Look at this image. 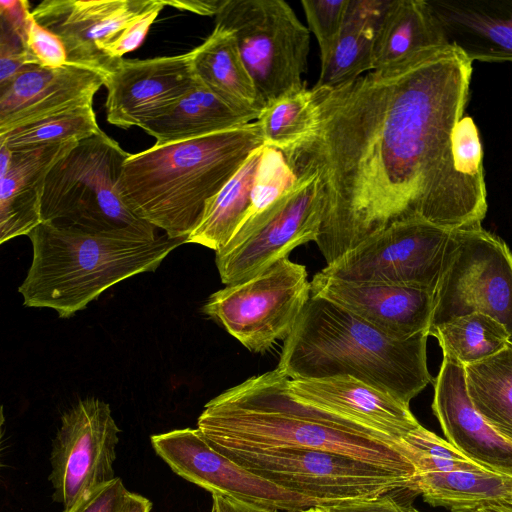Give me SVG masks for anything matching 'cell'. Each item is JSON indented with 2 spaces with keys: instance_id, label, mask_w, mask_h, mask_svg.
Wrapping results in <instances>:
<instances>
[{
  "instance_id": "1",
  "label": "cell",
  "mask_w": 512,
  "mask_h": 512,
  "mask_svg": "<svg viewBox=\"0 0 512 512\" xmlns=\"http://www.w3.org/2000/svg\"><path fill=\"white\" fill-rule=\"evenodd\" d=\"M472 70L444 45L338 86L311 88L314 124L281 152L296 178L317 180L315 242L327 264L395 222L432 223Z\"/></svg>"
},
{
  "instance_id": "2",
  "label": "cell",
  "mask_w": 512,
  "mask_h": 512,
  "mask_svg": "<svg viewBox=\"0 0 512 512\" xmlns=\"http://www.w3.org/2000/svg\"><path fill=\"white\" fill-rule=\"evenodd\" d=\"M197 428L219 452L311 449L344 455L414 480L417 469L402 438L292 393L276 367L211 399Z\"/></svg>"
},
{
  "instance_id": "3",
  "label": "cell",
  "mask_w": 512,
  "mask_h": 512,
  "mask_svg": "<svg viewBox=\"0 0 512 512\" xmlns=\"http://www.w3.org/2000/svg\"><path fill=\"white\" fill-rule=\"evenodd\" d=\"M427 332L397 337L343 307L311 295L289 336L278 368L290 379L350 376L409 405L434 383Z\"/></svg>"
},
{
  "instance_id": "4",
  "label": "cell",
  "mask_w": 512,
  "mask_h": 512,
  "mask_svg": "<svg viewBox=\"0 0 512 512\" xmlns=\"http://www.w3.org/2000/svg\"><path fill=\"white\" fill-rule=\"evenodd\" d=\"M265 145L257 120L198 138L155 143L130 154L116 189L136 217L171 238H187L207 204Z\"/></svg>"
},
{
  "instance_id": "5",
  "label": "cell",
  "mask_w": 512,
  "mask_h": 512,
  "mask_svg": "<svg viewBox=\"0 0 512 512\" xmlns=\"http://www.w3.org/2000/svg\"><path fill=\"white\" fill-rule=\"evenodd\" d=\"M33 257L18 291L27 307L69 318L111 286L152 272L187 238L131 231L88 232L42 222L29 235Z\"/></svg>"
},
{
  "instance_id": "6",
  "label": "cell",
  "mask_w": 512,
  "mask_h": 512,
  "mask_svg": "<svg viewBox=\"0 0 512 512\" xmlns=\"http://www.w3.org/2000/svg\"><path fill=\"white\" fill-rule=\"evenodd\" d=\"M129 156L104 131L79 141L47 176L42 222L88 232L131 231L156 238V228L136 217L116 189Z\"/></svg>"
},
{
  "instance_id": "7",
  "label": "cell",
  "mask_w": 512,
  "mask_h": 512,
  "mask_svg": "<svg viewBox=\"0 0 512 512\" xmlns=\"http://www.w3.org/2000/svg\"><path fill=\"white\" fill-rule=\"evenodd\" d=\"M215 26L235 38L265 105L306 88L310 30L283 0H222Z\"/></svg>"
},
{
  "instance_id": "8",
  "label": "cell",
  "mask_w": 512,
  "mask_h": 512,
  "mask_svg": "<svg viewBox=\"0 0 512 512\" xmlns=\"http://www.w3.org/2000/svg\"><path fill=\"white\" fill-rule=\"evenodd\" d=\"M222 454L319 507L374 500L398 489H408L413 481L378 466L319 450H231Z\"/></svg>"
},
{
  "instance_id": "9",
  "label": "cell",
  "mask_w": 512,
  "mask_h": 512,
  "mask_svg": "<svg viewBox=\"0 0 512 512\" xmlns=\"http://www.w3.org/2000/svg\"><path fill=\"white\" fill-rule=\"evenodd\" d=\"M475 312L497 320L512 339V252L482 226L452 231L428 334Z\"/></svg>"
},
{
  "instance_id": "10",
  "label": "cell",
  "mask_w": 512,
  "mask_h": 512,
  "mask_svg": "<svg viewBox=\"0 0 512 512\" xmlns=\"http://www.w3.org/2000/svg\"><path fill=\"white\" fill-rule=\"evenodd\" d=\"M310 297L305 266L285 258L214 292L203 312L249 351L262 353L289 336Z\"/></svg>"
},
{
  "instance_id": "11",
  "label": "cell",
  "mask_w": 512,
  "mask_h": 512,
  "mask_svg": "<svg viewBox=\"0 0 512 512\" xmlns=\"http://www.w3.org/2000/svg\"><path fill=\"white\" fill-rule=\"evenodd\" d=\"M452 231L411 218L368 237L320 272L354 283L436 290Z\"/></svg>"
},
{
  "instance_id": "12",
  "label": "cell",
  "mask_w": 512,
  "mask_h": 512,
  "mask_svg": "<svg viewBox=\"0 0 512 512\" xmlns=\"http://www.w3.org/2000/svg\"><path fill=\"white\" fill-rule=\"evenodd\" d=\"M120 432L108 403L90 397L61 417L50 462L54 501L70 509L85 495L112 481Z\"/></svg>"
},
{
  "instance_id": "13",
  "label": "cell",
  "mask_w": 512,
  "mask_h": 512,
  "mask_svg": "<svg viewBox=\"0 0 512 512\" xmlns=\"http://www.w3.org/2000/svg\"><path fill=\"white\" fill-rule=\"evenodd\" d=\"M150 439L157 455L174 473L211 494L231 496L276 511L299 512L318 506L220 453L198 428L175 429Z\"/></svg>"
},
{
  "instance_id": "14",
  "label": "cell",
  "mask_w": 512,
  "mask_h": 512,
  "mask_svg": "<svg viewBox=\"0 0 512 512\" xmlns=\"http://www.w3.org/2000/svg\"><path fill=\"white\" fill-rule=\"evenodd\" d=\"M321 222L317 180L298 177L284 195L276 213L248 238L215 252L223 284H236L288 258L296 247L315 241Z\"/></svg>"
},
{
  "instance_id": "15",
  "label": "cell",
  "mask_w": 512,
  "mask_h": 512,
  "mask_svg": "<svg viewBox=\"0 0 512 512\" xmlns=\"http://www.w3.org/2000/svg\"><path fill=\"white\" fill-rule=\"evenodd\" d=\"M103 78L107 121L123 129L160 116L200 83L192 50L143 60L121 58Z\"/></svg>"
},
{
  "instance_id": "16",
  "label": "cell",
  "mask_w": 512,
  "mask_h": 512,
  "mask_svg": "<svg viewBox=\"0 0 512 512\" xmlns=\"http://www.w3.org/2000/svg\"><path fill=\"white\" fill-rule=\"evenodd\" d=\"M155 0H44L32 16L64 43L69 64L103 77L119 60H110L105 47Z\"/></svg>"
},
{
  "instance_id": "17",
  "label": "cell",
  "mask_w": 512,
  "mask_h": 512,
  "mask_svg": "<svg viewBox=\"0 0 512 512\" xmlns=\"http://www.w3.org/2000/svg\"><path fill=\"white\" fill-rule=\"evenodd\" d=\"M104 85L101 74L73 64L27 65L0 86V135L61 111L93 104Z\"/></svg>"
},
{
  "instance_id": "18",
  "label": "cell",
  "mask_w": 512,
  "mask_h": 512,
  "mask_svg": "<svg viewBox=\"0 0 512 512\" xmlns=\"http://www.w3.org/2000/svg\"><path fill=\"white\" fill-rule=\"evenodd\" d=\"M311 295L327 299L387 334L410 337L427 332L435 291L388 284L354 283L316 273Z\"/></svg>"
},
{
  "instance_id": "19",
  "label": "cell",
  "mask_w": 512,
  "mask_h": 512,
  "mask_svg": "<svg viewBox=\"0 0 512 512\" xmlns=\"http://www.w3.org/2000/svg\"><path fill=\"white\" fill-rule=\"evenodd\" d=\"M432 410L446 440L475 462L512 473V442L499 434L474 408L464 366L443 355L434 379Z\"/></svg>"
},
{
  "instance_id": "20",
  "label": "cell",
  "mask_w": 512,
  "mask_h": 512,
  "mask_svg": "<svg viewBox=\"0 0 512 512\" xmlns=\"http://www.w3.org/2000/svg\"><path fill=\"white\" fill-rule=\"evenodd\" d=\"M444 39L472 63L512 62V0H427Z\"/></svg>"
},
{
  "instance_id": "21",
  "label": "cell",
  "mask_w": 512,
  "mask_h": 512,
  "mask_svg": "<svg viewBox=\"0 0 512 512\" xmlns=\"http://www.w3.org/2000/svg\"><path fill=\"white\" fill-rule=\"evenodd\" d=\"M78 142L12 151L8 169L0 174V244L29 235L42 223V199L52 168Z\"/></svg>"
},
{
  "instance_id": "22",
  "label": "cell",
  "mask_w": 512,
  "mask_h": 512,
  "mask_svg": "<svg viewBox=\"0 0 512 512\" xmlns=\"http://www.w3.org/2000/svg\"><path fill=\"white\" fill-rule=\"evenodd\" d=\"M289 387L305 401L357 418L398 438L420 425L409 405L350 376L289 378Z\"/></svg>"
},
{
  "instance_id": "23",
  "label": "cell",
  "mask_w": 512,
  "mask_h": 512,
  "mask_svg": "<svg viewBox=\"0 0 512 512\" xmlns=\"http://www.w3.org/2000/svg\"><path fill=\"white\" fill-rule=\"evenodd\" d=\"M253 120L257 116L231 106L200 81L172 107L140 128L162 145L240 127Z\"/></svg>"
},
{
  "instance_id": "24",
  "label": "cell",
  "mask_w": 512,
  "mask_h": 512,
  "mask_svg": "<svg viewBox=\"0 0 512 512\" xmlns=\"http://www.w3.org/2000/svg\"><path fill=\"white\" fill-rule=\"evenodd\" d=\"M192 51L197 78L225 102L258 119L266 105L244 65L234 36L215 26Z\"/></svg>"
},
{
  "instance_id": "25",
  "label": "cell",
  "mask_w": 512,
  "mask_h": 512,
  "mask_svg": "<svg viewBox=\"0 0 512 512\" xmlns=\"http://www.w3.org/2000/svg\"><path fill=\"white\" fill-rule=\"evenodd\" d=\"M425 502L451 512H479L512 503V473L488 468L417 474L409 485Z\"/></svg>"
},
{
  "instance_id": "26",
  "label": "cell",
  "mask_w": 512,
  "mask_h": 512,
  "mask_svg": "<svg viewBox=\"0 0 512 512\" xmlns=\"http://www.w3.org/2000/svg\"><path fill=\"white\" fill-rule=\"evenodd\" d=\"M444 45L448 44L427 0H390L375 35L373 70Z\"/></svg>"
},
{
  "instance_id": "27",
  "label": "cell",
  "mask_w": 512,
  "mask_h": 512,
  "mask_svg": "<svg viewBox=\"0 0 512 512\" xmlns=\"http://www.w3.org/2000/svg\"><path fill=\"white\" fill-rule=\"evenodd\" d=\"M389 0H349L344 27L315 86L333 87L373 70L376 31Z\"/></svg>"
},
{
  "instance_id": "28",
  "label": "cell",
  "mask_w": 512,
  "mask_h": 512,
  "mask_svg": "<svg viewBox=\"0 0 512 512\" xmlns=\"http://www.w3.org/2000/svg\"><path fill=\"white\" fill-rule=\"evenodd\" d=\"M265 147L255 150L207 204L199 225L187 237L186 243L199 244L217 252L229 242L250 208Z\"/></svg>"
},
{
  "instance_id": "29",
  "label": "cell",
  "mask_w": 512,
  "mask_h": 512,
  "mask_svg": "<svg viewBox=\"0 0 512 512\" xmlns=\"http://www.w3.org/2000/svg\"><path fill=\"white\" fill-rule=\"evenodd\" d=\"M464 370L474 408L512 442V341L496 354L465 365Z\"/></svg>"
},
{
  "instance_id": "30",
  "label": "cell",
  "mask_w": 512,
  "mask_h": 512,
  "mask_svg": "<svg viewBox=\"0 0 512 512\" xmlns=\"http://www.w3.org/2000/svg\"><path fill=\"white\" fill-rule=\"evenodd\" d=\"M428 335L437 339L444 356L463 366L496 354L512 341L502 324L479 312L457 317Z\"/></svg>"
},
{
  "instance_id": "31",
  "label": "cell",
  "mask_w": 512,
  "mask_h": 512,
  "mask_svg": "<svg viewBox=\"0 0 512 512\" xmlns=\"http://www.w3.org/2000/svg\"><path fill=\"white\" fill-rule=\"evenodd\" d=\"M296 179L282 152L266 145L255 179L250 208L223 248L239 244L263 226L276 213L286 191Z\"/></svg>"
},
{
  "instance_id": "32",
  "label": "cell",
  "mask_w": 512,
  "mask_h": 512,
  "mask_svg": "<svg viewBox=\"0 0 512 512\" xmlns=\"http://www.w3.org/2000/svg\"><path fill=\"white\" fill-rule=\"evenodd\" d=\"M93 104L73 107L0 135V145L19 151L63 142H79L101 133Z\"/></svg>"
},
{
  "instance_id": "33",
  "label": "cell",
  "mask_w": 512,
  "mask_h": 512,
  "mask_svg": "<svg viewBox=\"0 0 512 512\" xmlns=\"http://www.w3.org/2000/svg\"><path fill=\"white\" fill-rule=\"evenodd\" d=\"M314 120V101L308 88L268 104L257 119L265 144L280 151L307 134Z\"/></svg>"
},
{
  "instance_id": "34",
  "label": "cell",
  "mask_w": 512,
  "mask_h": 512,
  "mask_svg": "<svg viewBox=\"0 0 512 512\" xmlns=\"http://www.w3.org/2000/svg\"><path fill=\"white\" fill-rule=\"evenodd\" d=\"M402 439L411 453L417 474L487 468L421 424Z\"/></svg>"
},
{
  "instance_id": "35",
  "label": "cell",
  "mask_w": 512,
  "mask_h": 512,
  "mask_svg": "<svg viewBox=\"0 0 512 512\" xmlns=\"http://www.w3.org/2000/svg\"><path fill=\"white\" fill-rule=\"evenodd\" d=\"M349 0H302L309 30L314 33L321 64L330 57L341 36Z\"/></svg>"
},
{
  "instance_id": "36",
  "label": "cell",
  "mask_w": 512,
  "mask_h": 512,
  "mask_svg": "<svg viewBox=\"0 0 512 512\" xmlns=\"http://www.w3.org/2000/svg\"><path fill=\"white\" fill-rule=\"evenodd\" d=\"M26 49L35 65L44 68H60L69 64L62 40L41 26L32 16L26 32Z\"/></svg>"
},
{
  "instance_id": "37",
  "label": "cell",
  "mask_w": 512,
  "mask_h": 512,
  "mask_svg": "<svg viewBox=\"0 0 512 512\" xmlns=\"http://www.w3.org/2000/svg\"><path fill=\"white\" fill-rule=\"evenodd\" d=\"M165 6L164 0H155L148 9L128 24L112 42L106 45L105 53L107 57L116 61L123 58L126 53L137 49Z\"/></svg>"
},
{
  "instance_id": "38",
  "label": "cell",
  "mask_w": 512,
  "mask_h": 512,
  "mask_svg": "<svg viewBox=\"0 0 512 512\" xmlns=\"http://www.w3.org/2000/svg\"><path fill=\"white\" fill-rule=\"evenodd\" d=\"M27 65H35L23 41L1 24L0 86L9 82Z\"/></svg>"
},
{
  "instance_id": "39",
  "label": "cell",
  "mask_w": 512,
  "mask_h": 512,
  "mask_svg": "<svg viewBox=\"0 0 512 512\" xmlns=\"http://www.w3.org/2000/svg\"><path fill=\"white\" fill-rule=\"evenodd\" d=\"M128 492L122 480L115 477L62 512H119Z\"/></svg>"
},
{
  "instance_id": "40",
  "label": "cell",
  "mask_w": 512,
  "mask_h": 512,
  "mask_svg": "<svg viewBox=\"0 0 512 512\" xmlns=\"http://www.w3.org/2000/svg\"><path fill=\"white\" fill-rule=\"evenodd\" d=\"M27 0H0L1 24L15 33L26 46V32L31 16Z\"/></svg>"
},
{
  "instance_id": "41",
  "label": "cell",
  "mask_w": 512,
  "mask_h": 512,
  "mask_svg": "<svg viewBox=\"0 0 512 512\" xmlns=\"http://www.w3.org/2000/svg\"><path fill=\"white\" fill-rule=\"evenodd\" d=\"M331 512H407V505L397 502L389 494L374 500L331 507Z\"/></svg>"
},
{
  "instance_id": "42",
  "label": "cell",
  "mask_w": 512,
  "mask_h": 512,
  "mask_svg": "<svg viewBox=\"0 0 512 512\" xmlns=\"http://www.w3.org/2000/svg\"><path fill=\"white\" fill-rule=\"evenodd\" d=\"M216 512H278L231 496L212 494Z\"/></svg>"
},
{
  "instance_id": "43",
  "label": "cell",
  "mask_w": 512,
  "mask_h": 512,
  "mask_svg": "<svg viewBox=\"0 0 512 512\" xmlns=\"http://www.w3.org/2000/svg\"><path fill=\"white\" fill-rule=\"evenodd\" d=\"M165 1L166 5H171L181 10H187L200 15H216L222 0H184V1Z\"/></svg>"
},
{
  "instance_id": "44",
  "label": "cell",
  "mask_w": 512,
  "mask_h": 512,
  "mask_svg": "<svg viewBox=\"0 0 512 512\" xmlns=\"http://www.w3.org/2000/svg\"><path fill=\"white\" fill-rule=\"evenodd\" d=\"M152 503L144 496L128 492L124 498L119 512H150Z\"/></svg>"
},
{
  "instance_id": "45",
  "label": "cell",
  "mask_w": 512,
  "mask_h": 512,
  "mask_svg": "<svg viewBox=\"0 0 512 512\" xmlns=\"http://www.w3.org/2000/svg\"><path fill=\"white\" fill-rule=\"evenodd\" d=\"M479 512H512V503L491 506L480 510Z\"/></svg>"
},
{
  "instance_id": "46",
  "label": "cell",
  "mask_w": 512,
  "mask_h": 512,
  "mask_svg": "<svg viewBox=\"0 0 512 512\" xmlns=\"http://www.w3.org/2000/svg\"><path fill=\"white\" fill-rule=\"evenodd\" d=\"M299 512H331V509L329 507L314 506Z\"/></svg>"
},
{
  "instance_id": "47",
  "label": "cell",
  "mask_w": 512,
  "mask_h": 512,
  "mask_svg": "<svg viewBox=\"0 0 512 512\" xmlns=\"http://www.w3.org/2000/svg\"><path fill=\"white\" fill-rule=\"evenodd\" d=\"M407 512H419V511L417 509H415L414 507L407 505Z\"/></svg>"
},
{
  "instance_id": "48",
  "label": "cell",
  "mask_w": 512,
  "mask_h": 512,
  "mask_svg": "<svg viewBox=\"0 0 512 512\" xmlns=\"http://www.w3.org/2000/svg\"><path fill=\"white\" fill-rule=\"evenodd\" d=\"M211 512H216L215 509L212 507Z\"/></svg>"
}]
</instances>
